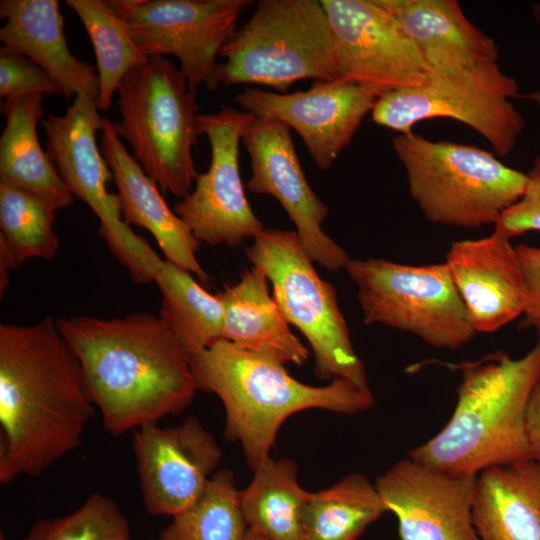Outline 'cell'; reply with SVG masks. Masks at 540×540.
I'll use <instances>...</instances> for the list:
<instances>
[{
  "label": "cell",
  "instance_id": "obj_1",
  "mask_svg": "<svg viewBox=\"0 0 540 540\" xmlns=\"http://www.w3.org/2000/svg\"><path fill=\"white\" fill-rule=\"evenodd\" d=\"M80 363L48 316L0 326V482L39 476L81 444L95 415Z\"/></svg>",
  "mask_w": 540,
  "mask_h": 540
},
{
  "label": "cell",
  "instance_id": "obj_2",
  "mask_svg": "<svg viewBox=\"0 0 540 540\" xmlns=\"http://www.w3.org/2000/svg\"><path fill=\"white\" fill-rule=\"evenodd\" d=\"M104 427L119 436L183 411L198 390L190 355L158 316L56 320Z\"/></svg>",
  "mask_w": 540,
  "mask_h": 540
},
{
  "label": "cell",
  "instance_id": "obj_3",
  "mask_svg": "<svg viewBox=\"0 0 540 540\" xmlns=\"http://www.w3.org/2000/svg\"><path fill=\"white\" fill-rule=\"evenodd\" d=\"M198 390L216 394L225 413L224 435L238 441L253 470L270 456L283 422L306 409L353 415L370 409V388L334 378L312 386L292 377L278 360L219 339L190 354Z\"/></svg>",
  "mask_w": 540,
  "mask_h": 540
},
{
  "label": "cell",
  "instance_id": "obj_4",
  "mask_svg": "<svg viewBox=\"0 0 540 540\" xmlns=\"http://www.w3.org/2000/svg\"><path fill=\"white\" fill-rule=\"evenodd\" d=\"M453 367L461 374L454 411L408 457L456 476H477L493 466L530 459L525 415L540 374V339L519 358L496 351Z\"/></svg>",
  "mask_w": 540,
  "mask_h": 540
},
{
  "label": "cell",
  "instance_id": "obj_5",
  "mask_svg": "<svg viewBox=\"0 0 540 540\" xmlns=\"http://www.w3.org/2000/svg\"><path fill=\"white\" fill-rule=\"evenodd\" d=\"M117 95L114 132L162 193L184 198L198 174L192 154L199 135L197 89L170 59L151 56L124 77Z\"/></svg>",
  "mask_w": 540,
  "mask_h": 540
},
{
  "label": "cell",
  "instance_id": "obj_6",
  "mask_svg": "<svg viewBox=\"0 0 540 540\" xmlns=\"http://www.w3.org/2000/svg\"><path fill=\"white\" fill-rule=\"evenodd\" d=\"M412 199L434 224L476 228L495 224L517 202L527 173L473 145L432 141L414 132L393 140Z\"/></svg>",
  "mask_w": 540,
  "mask_h": 540
},
{
  "label": "cell",
  "instance_id": "obj_7",
  "mask_svg": "<svg viewBox=\"0 0 540 540\" xmlns=\"http://www.w3.org/2000/svg\"><path fill=\"white\" fill-rule=\"evenodd\" d=\"M219 56V85H263L286 93L299 80L337 81L335 39L317 0L259 1Z\"/></svg>",
  "mask_w": 540,
  "mask_h": 540
},
{
  "label": "cell",
  "instance_id": "obj_8",
  "mask_svg": "<svg viewBox=\"0 0 540 540\" xmlns=\"http://www.w3.org/2000/svg\"><path fill=\"white\" fill-rule=\"evenodd\" d=\"M253 266L272 284V297L314 354L317 378L347 380L367 389L365 364L357 355L334 286L324 281L295 230L264 228L245 249Z\"/></svg>",
  "mask_w": 540,
  "mask_h": 540
},
{
  "label": "cell",
  "instance_id": "obj_9",
  "mask_svg": "<svg viewBox=\"0 0 540 540\" xmlns=\"http://www.w3.org/2000/svg\"><path fill=\"white\" fill-rule=\"evenodd\" d=\"M345 270L357 288L367 325L382 324L451 350L477 333L445 262L416 266L351 259Z\"/></svg>",
  "mask_w": 540,
  "mask_h": 540
},
{
  "label": "cell",
  "instance_id": "obj_10",
  "mask_svg": "<svg viewBox=\"0 0 540 540\" xmlns=\"http://www.w3.org/2000/svg\"><path fill=\"white\" fill-rule=\"evenodd\" d=\"M518 94L516 80L491 62L455 75H431L420 86L385 91L371 118L399 134L412 132L426 119H454L483 136L497 156L506 157L525 126L509 101Z\"/></svg>",
  "mask_w": 540,
  "mask_h": 540
},
{
  "label": "cell",
  "instance_id": "obj_11",
  "mask_svg": "<svg viewBox=\"0 0 540 540\" xmlns=\"http://www.w3.org/2000/svg\"><path fill=\"white\" fill-rule=\"evenodd\" d=\"M105 117L98 101L79 95L62 115L48 114L41 121L46 135V153L62 180L100 219L99 234L132 279L148 272L150 246L122 219L118 195L107 189L113 174L97 144Z\"/></svg>",
  "mask_w": 540,
  "mask_h": 540
},
{
  "label": "cell",
  "instance_id": "obj_12",
  "mask_svg": "<svg viewBox=\"0 0 540 540\" xmlns=\"http://www.w3.org/2000/svg\"><path fill=\"white\" fill-rule=\"evenodd\" d=\"M253 118L225 105L198 116V134L210 144V164L197 174L194 188L176 203L174 212L200 243L237 247L264 229L246 197L239 168L242 133Z\"/></svg>",
  "mask_w": 540,
  "mask_h": 540
},
{
  "label": "cell",
  "instance_id": "obj_13",
  "mask_svg": "<svg viewBox=\"0 0 540 540\" xmlns=\"http://www.w3.org/2000/svg\"><path fill=\"white\" fill-rule=\"evenodd\" d=\"M336 46L337 81L389 91L425 84L432 72L378 0H321Z\"/></svg>",
  "mask_w": 540,
  "mask_h": 540
},
{
  "label": "cell",
  "instance_id": "obj_14",
  "mask_svg": "<svg viewBox=\"0 0 540 540\" xmlns=\"http://www.w3.org/2000/svg\"><path fill=\"white\" fill-rule=\"evenodd\" d=\"M250 0H144L126 21L147 57L172 55L190 85L215 92L216 58Z\"/></svg>",
  "mask_w": 540,
  "mask_h": 540
},
{
  "label": "cell",
  "instance_id": "obj_15",
  "mask_svg": "<svg viewBox=\"0 0 540 540\" xmlns=\"http://www.w3.org/2000/svg\"><path fill=\"white\" fill-rule=\"evenodd\" d=\"M241 142L250 157L248 190L279 201L313 262L329 271L346 269L350 255L322 230L329 210L307 182L291 128L278 120L254 117Z\"/></svg>",
  "mask_w": 540,
  "mask_h": 540
},
{
  "label": "cell",
  "instance_id": "obj_16",
  "mask_svg": "<svg viewBox=\"0 0 540 540\" xmlns=\"http://www.w3.org/2000/svg\"><path fill=\"white\" fill-rule=\"evenodd\" d=\"M384 93L373 86L314 81L293 93L245 87L234 103L256 118L278 120L301 137L316 167L329 169L352 141L363 118Z\"/></svg>",
  "mask_w": 540,
  "mask_h": 540
},
{
  "label": "cell",
  "instance_id": "obj_17",
  "mask_svg": "<svg viewBox=\"0 0 540 540\" xmlns=\"http://www.w3.org/2000/svg\"><path fill=\"white\" fill-rule=\"evenodd\" d=\"M133 451L144 506L153 515L175 516L191 505L222 458L217 441L195 417L174 427L135 429Z\"/></svg>",
  "mask_w": 540,
  "mask_h": 540
},
{
  "label": "cell",
  "instance_id": "obj_18",
  "mask_svg": "<svg viewBox=\"0 0 540 540\" xmlns=\"http://www.w3.org/2000/svg\"><path fill=\"white\" fill-rule=\"evenodd\" d=\"M476 476L437 471L410 457L374 483L401 540H478L473 520Z\"/></svg>",
  "mask_w": 540,
  "mask_h": 540
},
{
  "label": "cell",
  "instance_id": "obj_19",
  "mask_svg": "<svg viewBox=\"0 0 540 540\" xmlns=\"http://www.w3.org/2000/svg\"><path fill=\"white\" fill-rule=\"evenodd\" d=\"M445 263L478 333H493L522 316L527 301L521 264L511 239L498 230L453 242Z\"/></svg>",
  "mask_w": 540,
  "mask_h": 540
},
{
  "label": "cell",
  "instance_id": "obj_20",
  "mask_svg": "<svg viewBox=\"0 0 540 540\" xmlns=\"http://www.w3.org/2000/svg\"><path fill=\"white\" fill-rule=\"evenodd\" d=\"M100 145L118 190L123 221L149 231L167 261L207 283L209 277L196 258L200 242L169 208L159 187L125 148L108 118L104 121Z\"/></svg>",
  "mask_w": 540,
  "mask_h": 540
},
{
  "label": "cell",
  "instance_id": "obj_21",
  "mask_svg": "<svg viewBox=\"0 0 540 540\" xmlns=\"http://www.w3.org/2000/svg\"><path fill=\"white\" fill-rule=\"evenodd\" d=\"M401 24L432 75H455L497 62L495 41L473 25L456 0H378Z\"/></svg>",
  "mask_w": 540,
  "mask_h": 540
},
{
  "label": "cell",
  "instance_id": "obj_22",
  "mask_svg": "<svg viewBox=\"0 0 540 540\" xmlns=\"http://www.w3.org/2000/svg\"><path fill=\"white\" fill-rule=\"evenodd\" d=\"M0 16L3 46L39 65L67 98L84 95L98 101V74L70 51L58 1L1 0Z\"/></svg>",
  "mask_w": 540,
  "mask_h": 540
},
{
  "label": "cell",
  "instance_id": "obj_23",
  "mask_svg": "<svg viewBox=\"0 0 540 540\" xmlns=\"http://www.w3.org/2000/svg\"><path fill=\"white\" fill-rule=\"evenodd\" d=\"M42 99L43 94L28 93L1 104L6 122L0 137V182L29 193L56 212L70 206L74 195L40 144Z\"/></svg>",
  "mask_w": 540,
  "mask_h": 540
},
{
  "label": "cell",
  "instance_id": "obj_24",
  "mask_svg": "<svg viewBox=\"0 0 540 540\" xmlns=\"http://www.w3.org/2000/svg\"><path fill=\"white\" fill-rule=\"evenodd\" d=\"M472 520L478 540H540V463L525 459L481 471Z\"/></svg>",
  "mask_w": 540,
  "mask_h": 540
},
{
  "label": "cell",
  "instance_id": "obj_25",
  "mask_svg": "<svg viewBox=\"0 0 540 540\" xmlns=\"http://www.w3.org/2000/svg\"><path fill=\"white\" fill-rule=\"evenodd\" d=\"M268 281L266 273L253 266L237 283L217 293L223 305L222 339L283 364L302 366L309 351L270 296Z\"/></svg>",
  "mask_w": 540,
  "mask_h": 540
},
{
  "label": "cell",
  "instance_id": "obj_26",
  "mask_svg": "<svg viewBox=\"0 0 540 540\" xmlns=\"http://www.w3.org/2000/svg\"><path fill=\"white\" fill-rule=\"evenodd\" d=\"M253 471L241 491L248 529L267 540H303L302 513L311 492L299 485L295 461L269 456Z\"/></svg>",
  "mask_w": 540,
  "mask_h": 540
},
{
  "label": "cell",
  "instance_id": "obj_27",
  "mask_svg": "<svg viewBox=\"0 0 540 540\" xmlns=\"http://www.w3.org/2000/svg\"><path fill=\"white\" fill-rule=\"evenodd\" d=\"M162 303L159 319L189 355L222 339L223 305L218 295L202 288L190 272L167 260L155 268Z\"/></svg>",
  "mask_w": 540,
  "mask_h": 540
},
{
  "label": "cell",
  "instance_id": "obj_28",
  "mask_svg": "<svg viewBox=\"0 0 540 540\" xmlns=\"http://www.w3.org/2000/svg\"><path fill=\"white\" fill-rule=\"evenodd\" d=\"M387 512L375 484L352 473L310 494L302 513L303 540H358Z\"/></svg>",
  "mask_w": 540,
  "mask_h": 540
},
{
  "label": "cell",
  "instance_id": "obj_29",
  "mask_svg": "<svg viewBox=\"0 0 540 540\" xmlns=\"http://www.w3.org/2000/svg\"><path fill=\"white\" fill-rule=\"evenodd\" d=\"M79 17L92 43L99 79V110L110 109L124 77L143 65L148 57L135 44L128 24L112 9L109 1L66 0Z\"/></svg>",
  "mask_w": 540,
  "mask_h": 540
},
{
  "label": "cell",
  "instance_id": "obj_30",
  "mask_svg": "<svg viewBox=\"0 0 540 540\" xmlns=\"http://www.w3.org/2000/svg\"><path fill=\"white\" fill-rule=\"evenodd\" d=\"M241 491L229 469L215 472L198 498L173 516L160 540H246Z\"/></svg>",
  "mask_w": 540,
  "mask_h": 540
},
{
  "label": "cell",
  "instance_id": "obj_31",
  "mask_svg": "<svg viewBox=\"0 0 540 540\" xmlns=\"http://www.w3.org/2000/svg\"><path fill=\"white\" fill-rule=\"evenodd\" d=\"M55 212L29 193L0 182V252L18 267L30 258L52 260L60 240Z\"/></svg>",
  "mask_w": 540,
  "mask_h": 540
},
{
  "label": "cell",
  "instance_id": "obj_32",
  "mask_svg": "<svg viewBox=\"0 0 540 540\" xmlns=\"http://www.w3.org/2000/svg\"><path fill=\"white\" fill-rule=\"evenodd\" d=\"M25 540H129V524L115 501L93 493L72 513L36 522Z\"/></svg>",
  "mask_w": 540,
  "mask_h": 540
},
{
  "label": "cell",
  "instance_id": "obj_33",
  "mask_svg": "<svg viewBox=\"0 0 540 540\" xmlns=\"http://www.w3.org/2000/svg\"><path fill=\"white\" fill-rule=\"evenodd\" d=\"M62 94L60 87L35 62L5 46L0 48V96Z\"/></svg>",
  "mask_w": 540,
  "mask_h": 540
},
{
  "label": "cell",
  "instance_id": "obj_34",
  "mask_svg": "<svg viewBox=\"0 0 540 540\" xmlns=\"http://www.w3.org/2000/svg\"><path fill=\"white\" fill-rule=\"evenodd\" d=\"M494 226L510 239L529 231H540V169L532 168L527 173L523 195L501 214Z\"/></svg>",
  "mask_w": 540,
  "mask_h": 540
},
{
  "label": "cell",
  "instance_id": "obj_35",
  "mask_svg": "<svg viewBox=\"0 0 540 540\" xmlns=\"http://www.w3.org/2000/svg\"><path fill=\"white\" fill-rule=\"evenodd\" d=\"M515 248L527 292L521 327L533 329L540 336V247L519 244Z\"/></svg>",
  "mask_w": 540,
  "mask_h": 540
},
{
  "label": "cell",
  "instance_id": "obj_36",
  "mask_svg": "<svg viewBox=\"0 0 540 540\" xmlns=\"http://www.w3.org/2000/svg\"><path fill=\"white\" fill-rule=\"evenodd\" d=\"M525 429L530 459L540 463V374L528 399Z\"/></svg>",
  "mask_w": 540,
  "mask_h": 540
},
{
  "label": "cell",
  "instance_id": "obj_37",
  "mask_svg": "<svg viewBox=\"0 0 540 540\" xmlns=\"http://www.w3.org/2000/svg\"><path fill=\"white\" fill-rule=\"evenodd\" d=\"M144 0H111V5L114 12L123 20L127 21Z\"/></svg>",
  "mask_w": 540,
  "mask_h": 540
},
{
  "label": "cell",
  "instance_id": "obj_38",
  "mask_svg": "<svg viewBox=\"0 0 540 540\" xmlns=\"http://www.w3.org/2000/svg\"><path fill=\"white\" fill-rule=\"evenodd\" d=\"M532 13L536 21L540 24V3H536L533 5ZM533 96L537 101H540V93H534ZM533 168L540 169V155L535 158Z\"/></svg>",
  "mask_w": 540,
  "mask_h": 540
},
{
  "label": "cell",
  "instance_id": "obj_39",
  "mask_svg": "<svg viewBox=\"0 0 540 540\" xmlns=\"http://www.w3.org/2000/svg\"><path fill=\"white\" fill-rule=\"evenodd\" d=\"M246 540H267V539H265L260 534L248 529Z\"/></svg>",
  "mask_w": 540,
  "mask_h": 540
},
{
  "label": "cell",
  "instance_id": "obj_40",
  "mask_svg": "<svg viewBox=\"0 0 540 540\" xmlns=\"http://www.w3.org/2000/svg\"><path fill=\"white\" fill-rule=\"evenodd\" d=\"M0 540H6V539H5V536H4L2 533H1V535H0Z\"/></svg>",
  "mask_w": 540,
  "mask_h": 540
}]
</instances>
